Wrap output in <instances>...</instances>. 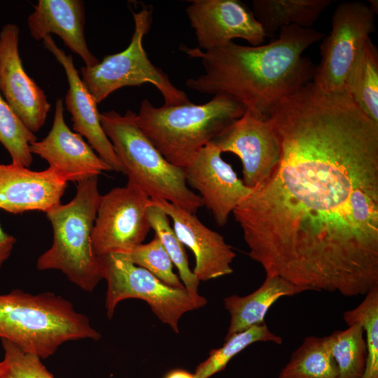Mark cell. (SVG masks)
<instances>
[{
  "mask_svg": "<svg viewBox=\"0 0 378 378\" xmlns=\"http://www.w3.org/2000/svg\"><path fill=\"white\" fill-rule=\"evenodd\" d=\"M308 290L280 276L266 275L262 285L253 293L245 296L225 297L224 307L230 314V320L225 340L264 323L268 310L279 298Z\"/></svg>",
  "mask_w": 378,
  "mask_h": 378,
  "instance_id": "obj_20",
  "label": "cell"
},
{
  "mask_svg": "<svg viewBox=\"0 0 378 378\" xmlns=\"http://www.w3.org/2000/svg\"><path fill=\"white\" fill-rule=\"evenodd\" d=\"M67 183L50 167L36 172L0 164V209L12 214L46 213L61 204Z\"/></svg>",
  "mask_w": 378,
  "mask_h": 378,
  "instance_id": "obj_18",
  "label": "cell"
},
{
  "mask_svg": "<svg viewBox=\"0 0 378 378\" xmlns=\"http://www.w3.org/2000/svg\"><path fill=\"white\" fill-rule=\"evenodd\" d=\"M126 255L133 264L146 270L166 285L184 287L174 272L172 261L157 236L150 242L136 246Z\"/></svg>",
  "mask_w": 378,
  "mask_h": 378,
  "instance_id": "obj_29",
  "label": "cell"
},
{
  "mask_svg": "<svg viewBox=\"0 0 378 378\" xmlns=\"http://www.w3.org/2000/svg\"><path fill=\"white\" fill-rule=\"evenodd\" d=\"M259 342L281 344L283 340L272 332L265 322L234 334L224 340L221 347L212 349L209 357L196 367L193 373L195 378H210L224 370L236 355L251 344Z\"/></svg>",
  "mask_w": 378,
  "mask_h": 378,
  "instance_id": "obj_24",
  "label": "cell"
},
{
  "mask_svg": "<svg viewBox=\"0 0 378 378\" xmlns=\"http://www.w3.org/2000/svg\"><path fill=\"white\" fill-rule=\"evenodd\" d=\"M101 197L98 176H93L78 182L71 201L46 212L53 241L50 248L38 258V270H59L80 289L94 290L103 279L91 241Z\"/></svg>",
  "mask_w": 378,
  "mask_h": 378,
  "instance_id": "obj_6",
  "label": "cell"
},
{
  "mask_svg": "<svg viewBox=\"0 0 378 378\" xmlns=\"http://www.w3.org/2000/svg\"><path fill=\"white\" fill-rule=\"evenodd\" d=\"M149 197L127 183L102 195L91 241L97 257L129 254L143 244L151 229L146 208Z\"/></svg>",
  "mask_w": 378,
  "mask_h": 378,
  "instance_id": "obj_10",
  "label": "cell"
},
{
  "mask_svg": "<svg viewBox=\"0 0 378 378\" xmlns=\"http://www.w3.org/2000/svg\"><path fill=\"white\" fill-rule=\"evenodd\" d=\"M20 29L8 23L0 31V92L33 133L44 125L50 104L44 91L26 73L19 52Z\"/></svg>",
  "mask_w": 378,
  "mask_h": 378,
  "instance_id": "obj_14",
  "label": "cell"
},
{
  "mask_svg": "<svg viewBox=\"0 0 378 378\" xmlns=\"http://www.w3.org/2000/svg\"><path fill=\"white\" fill-rule=\"evenodd\" d=\"M172 219L173 228L182 244L195 258L192 272L206 281L233 272L236 253L218 232L205 226L195 215L165 200H151Z\"/></svg>",
  "mask_w": 378,
  "mask_h": 378,
  "instance_id": "obj_16",
  "label": "cell"
},
{
  "mask_svg": "<svg viewBox=\"0 0 378 378\" xmlns=\"http://www.w3.org/2000/svg\"><path fill=\"white\" fill-rule=\"evenodd\" d=\"M43 43L66 73L69 88L64 101L66 110L71 115L73 130L87 139L90 146L112 171L123 173L122 164L102 129L97 104L83 83L72 55H66L59 48L50 35L46 36Z\"/></svg>",
  "mask_w": 378,
  "mask_h": 378,
  "instance_id": "obj_17",
  "label": "cell"
},
{
  "mask_svg": "<svg viewBox=\"0 0 378 378\" xmlns=\"http://www.w3.org/2000/svg\"><path fill=\"white\" fill-rule=\"evenodd\" d=\"M153 12L150 5H143L139 12L132 11L134 29L129 46L120 52L104 57L94 66L81 68L82 81L97 104L120 88L145 83L152 84L160 91L166 106L190 102L187 94L150 62L144 48L143 40L151 27Z\"/></svg>",
  "mask_w": 378,
  "mask_h": 378,
  "instance_id": "obj_7",
  "label": "cell"
},
{
  "mask_svg": "<svg viewBox=\"0 0 378 378\" xmlns=\"http://www.w3.org/2000/svg\"><path fill=\"white\" fill-rule=\"evenodd\" d=\"M136 113L127 110L100 113L102 129L122 164L127 183L151 200H165L195 214L204 206L201 197L187 185L183 168L169 162L142 132Z\"/></svg>",
  "mask_w": 378,
  "mask_h": 378,
  "instance_id": "obj_5",
  "label": "cell"
},
{
  "mask_svg": "<svg viewBox=\"0 0 378 378\" xmlns=\"http://www.w3.org/2000/svg\"><path fill=\"white\" fill-rule=\"evenodd\" d=\"M328 337H306L293 352L279 378H337Z\"/></svg>",
  "mask_w": 378,
  "mask_h": 378,
  "instance_id": "obj_23",
  "label": "cell"
},
{
  "mask_svg": "<svg viewBox=\"0 0 378 378\" xmlns=\"http://www.w3.org/2000/svg\"><path fill=\"white\" fill-rule=\"evenodd\" d=\"M64 112L63 100L58 98L51 130L43 140L30 144L31 153L46 160L66 182L78 183L112 171L81 135L69 129Z\"/></svg>",
  "mask_w": 378,
  "mask_h": 378,
  "instance_id": "obj_15",
  "label": "cell"
},
{
  "mask_svg": "<svg viewBox=\"0 0 378 378\" xmlns=\"http://www.w3.org/2000/svg\"><path fill=\"white\" fill-rule=\"evenodd\" d=\"M246 111L232 96L219 93L202 104L154 106L144 99L136 115L142 132L171 164L184 168L199 150Z\"/></svg>",
  "mask_w": 378,
  "mask_h": 378,
  "instance_id": "obj_4",
  "label": "cell"
},
{
  "mask_svg": "<svg viewBox=\"0 0 378 378\" xmlns=\"http://www.w3.org/2000/svg\"><path fill=\"white\" fill-rule=\"evenodd\" d=\"M98 258L102 278L107 282L105 307L108 319L121 301L140 299L147 302L162 323L178 334L181 316L207 303L198 293L166 285L146 270L133 264L126 254L112 253Z\"/></svg>",
  "mask_w": 378,
  "mask_h": 378,
  "instance_id": "obj_8",
  "label": "cell"
},
{
  "mask_svg": "<svg viewBox=\"0 0 378 378\" xmlns=\"http://www.w3.org/2000/svg\"><path fill=\"white\" fill-rule=\"evenodd\" d=\"M342 316L347 326L358 323L365 332L367 360L363 378H378V286L370 290L357 307L344 312Z\"/></svg>",
  "mask_w": 378,
  "mask_h": 378,
  "instance_id": "obj_27",
  "label": "cell"
},
{
  "mask_svg": "<svg viewBox=\"0 0 378 378\" xmlns=\"http://www.w3.org/2000/svg\"><path fill=\"white\" fill-rule=\"evenodd\" d=\"M4 357L0 378H55L38 356L25 352L13 342L1 340Z\"/></svg>",
  "mask_w": 378,
  "mask_h": 378,
  "instance_id": "obj_30",
  "label": "cell"
},
{
  "mask_svg": "<svg viewBox=\"0 0 378 378\" xmlns=\"http://www.w3.org/2000/svg\"><path fill=\"white\" fill-rule=\"evenodd\" d=\"M146 211L151 229L177 268L183 286L192 293H197L200 281L190 269L184 245L170 225L169 216L150 200Z\"/></svg>",
  "mask_w": 378,
  "mask_h": 378,
  "instance_id": "obj_26",
  "label": "cell"
},
{
  "mask_svg": "<svg viewBox=\"0 0 378 378\" xmlns=\"http://www.w3.org/2000/svg\"><path fill=\"white\" fill-rule=\"evenodd\" d=\"M186 9L200 49L211 50L242 38L257 46L266 35L253 10L239 0H192Z\"/></svg>",
  "mask_w": 378,
  "mask_h": 378,
  "instance_id": "obj_12",
  "label": "cell"
},
{
  "mask_svg": "<svg viewBox=\"0 0 378 378\" xmlns=\"http://www.w3.org/2000/svg\"><path fill=\"white\" fill-rule=\"evenodd\" d=\"M332 3V0H253L252 5L266 37H272L290 25L312 28Z\"/></svg>",
  "mask_w": 378,
  "mask_h": 378,
  "instance_id": "obj_21",
  "label": "cell"
},
{
  "mask_svg": "<svg viewBox=\"0 0 378 378\" xmlns=\"http://www.w3.org/2000/svg\"><path fill=\"white\" fill-rule=\"evenodd\" d=\"M36 136L24 124L0 92V143L9 153L12 164L29 168L33 157L30 144Z\"/></svg>",
  "mask_w": 378,
  "mask_h": 378,
  "instance_id": "obj_28",
  "label": "cell"
},
{
  "mask_svg": "<svg viewBox=\"0 0 378 378\" xmlns=\"http://www.w3.org/2000/svg\"><path fill=\"white\" fill-rule=\"evenodd\" d=\"M364 335L363 327L354 323L327 336L337 366V378H363L367 360Z\"/></svg>",
  "mask_w": 378,
  "mask_h": 378,
  "instance_id": "obj_25",
  "label": "cell"
},
{
  "mask_svg": "<svg viewBox=\"0 0 378 378\" xmlns=\"http://www.w3.org/2000/svg\"><path fill=\"white\" fill-rule=\"evenodd\" d=\"M375 9L361 1H344L332 16V30L320 45L321 60L313 83L327 92L344 91L345 81L365 44L375 31Z\"/></svg>",
  "mask_w": 378,
  "mask_h": 378,
  "instance_id": "obj_9",
  "label": "cell"
},
{
  "mask_svg": "<svg viewBox=\"0 0 378 378\" xmlns=\"http://www.w3.org/2000/svg\"><path fill=\"white\" fill-rule=\"evenodd\" d=\"M85 21L83 1L38 0L27 18V24L30 35L36 41H43L55 34L81 57L86 66H92L99 60L88 48L84 35Z\"/></svg>",
  "mask_w": 378,
  "mask_h": 378,
  "instance_id": "obj_19",
  "label": "cell"
},
{
  "mask_svg": "<svg viewBox=\"0 0 378 378\" xmlns=\"http://www.w3.org/2000/svg\"><path fill=\"white\" fill-rule=\"evenodd\" d=\"M344 91L378 124V50L370 38L352 67Z\"/></svg>",
  "mask_w": 378,
  "mask_h": 378,
  "instance_id": "obj_22",
  "label": "cell"
},
{
  "mask_svg": "<svg viewBox=\"0 0 378 378\" xmlns=\"http://www.w3.org/2000/svg\"><path fill=\"white\" fill-rule=\"evenodd\" d=\"M280 160L232 214L267 276L365 295L378 286V124L309 82L268 116Z\"/></svg>",
  "mask_w": 378,
  "mask_h": 378,
  "instance_id": "obj_1",
  "label": "cell"
},
{
  "mask_svg": "<svg viewBox=\"0 0 378 378\" xmlns=\"http://www.w3.org/2000/svg\"><path fill=\"white\" fill-rule=\"evenodd\" d=\"M15 242V238L4 232L0 225V268L10 257Z\"/></svg>",
  "mask_w": 378,
  "mask_h": 378,
  "instance_id": "obj_31",
  "label": "cell"
},
{
  "mask_svg": "<svg viewBox=\"0 0 378 378\" xmlns=\"http://www.w3.org/2000/svg\"><path fill=\"white\" fill-rule=\"evenodd\" d=\"M212 141L221 153L239 158L242 181L251 189L269 178L279 163L280 148L270 120L246 110Z\"/></svg>",
  "mask_w": 378,
  "mask_h": 378,
  "instance_id": "obj_11",
  "label": "cell"
},
{
  "mask_svg": "<svg viewBox=\"0 0 378 378\" xmlns=\"http://www.w3.org/2000/svg\"><path fill=\"white\" fill-rule=\"evenodd\" d=\"M213 141L202 148L183 168L187 185L198 192L216 223L223 226L235 208L251 192L221 157Z\"/></svg>",
  "mask_w": 378,
  "mask_h": 378,
  "instance_id": "obj_13",
  "label": "cell"
},
{
  "mask_svg": "<svg viewBox=\"0 0 378 378\" xmlns=\"http://www.w3.org/2000/svg\"><path fill=\"white\" fill-rule=\"evenodd\" d=\"M163 378H195L194 374L181 368L172 369L168 371Z\"/></svg>",
  "mask_w": 378,
  "mask_h": 378,
  "instance_id": "obj_32",
  "label": "cell"
},
{
  "mask_svg": "<svg viewBox=\"0 0 378 378\" xmlns=\"http://www.w3.org/2000/svg\"><path fill=\"white\" fill-rule=\"evenodd\" d=\"M101 337L86 315L52 292L34 295L14 289L0 295L1 340L41 359L52 356L65 342Z\"/></svg>",
  "mask_w": 378,
  "mask_h": 378,
  "instance_id": "obj_3",
  "label": "cell"
},
{
  "mask_svg": "<svg viewBox=\"0 0 378 378\" xmlns=\"http://www.w3.org/2000/svg\"><path fill=\"white\" fill-rule=\"evenodd\" d=\"M279 37L257 46L233 41L204 51L181 45L191 59H200L204 72L186 80L188 88L200 93L230 94L246 111L267 118L284 99L313 80L316 66L303 52L324 34L313 28L290 25Z\"/></svg>",
  "mask_w": 378,
  "mask_h": 378,
  "instance_id": "obj_2",
  "label": "cell"
}]
</instances>
